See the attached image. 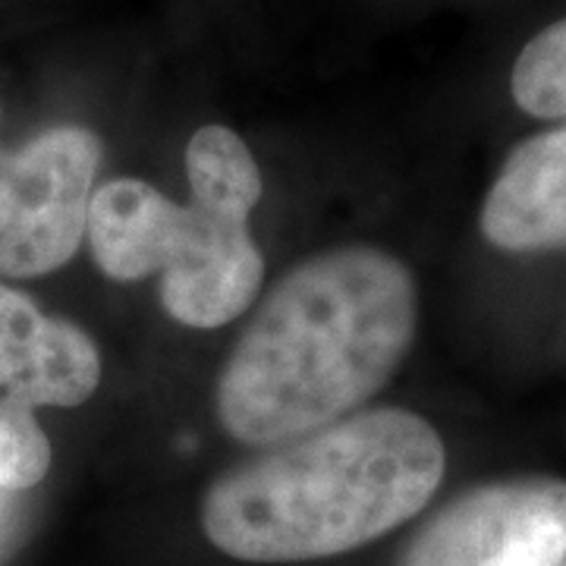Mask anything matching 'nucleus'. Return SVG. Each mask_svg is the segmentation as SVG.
I'll return each instance as SVG.
<instances>
[{"label": "nucleus", "instance_id": "10", "mask_svg": "<svg viewBox=\"0 0 566 566\" xmlns=\"http://www.w3.org/2000/svg\"><path fill=\"white\" fill-rule=\"evenodd\" d=\"M51 441L35 419V406L22 397H0V488H35L51 469Z\"/></svg>", "mask_w": 566, "mask_h": 566}, {"label": "nucleus", "instance_id": "4", "mask_svg": "<svg viewBox=\"0 0 566 566\" xmlns=\"http://www.w3.org/2000/svg\"><path fill=\"white\" fill-rule=\"evenodd\" d=\"M102 158V139L85 126H51L0 148V277H44L80 252Z\"/></svg>", "mask_w": 566, "mask_h": 566}, {"label": "nucleus", "instance_id": "11", "mask_svg": "<svg viewBox=\"0 0 566 566\" xmlns=\"http://www.w3.org/2000/svg\"><path fill=\"white\" fill-rule=\"evenodd\" d=\"M564 566H566V564H564Z\"/></svg>", "mask_w": 566, "mask_h": 566}, {"label": "nucleus", "instance_id": "5", "mask_svg": "<svg viewBox=\"0 0 566 566\" xmlns=\"http://www.w3.org/2000/svg\"><path fill=\"white\" fill-rule=\"evenodd\" d=\"M566 482L547 475L472 488L438 510L400 566H564Z\"/></svg>", "mask_w": 566, "mask_h": 566}, {"label": "nucleus", "instance_id": "8", "mask_svg": "<svg viewBox=\"0 0 566 566\" xmlns=\"http://www.w3.org/2000/svg\"><path fill=\"white\" fill-rule=\"evenodd\" d=\"M186 177L196 205L208 211L249 223V214L262 202V170L233 129L205 123L186 145Z\"/></svg>", "mask_w": 566, "mask_h": 566}, {"label": "nucleus", "instance_id": "7", "mask_svg": "<svg viewBox=\"0 0 566 566\" xmlns=\"http://www.w3.org/2000/svg\"><path fill=\"white\" fill-rule=\"evenodd\" d=\"M479 230L510 255L566 249V123L506 155L479 211Z\"/></svg>", "mask_w": 566, "mask_h": 566}, {"label": "nucleus", "instance_id": "3", "mask_svg": "<svg viewBox=\"0 0 566 566\" xmlns=\"http://www.w3.org/2000/svg\"><path fill=\"white\" fill-rule=\"evenodd\" d=\"M85 237L104 277L161 274V305L186 327H223L259 296L264 259L249 223L177 205L151 182L117 177L92 192Z\"/></svg>", "mask_w": 566, "mask_h": 566}, {"label": "nucleus", "instance_id": "2", "mask_svg": "<svg viewBox=\"0 0 566 566\" xmlns=\"http://www.w3.org/2000/svg\"><path fill=\"white\" fill-rule=\"evenodd\" d=\"M444 469V441L428 419L359 409L227 469L205 491L202 532L245 564L337 557L412 520Z\"/></svg>", "mask_w": 566, "mask_h": 566}, {"label": "nucleus", "instance_id": "6", "mask_svg": "<svg viewBox=\"0 0 566 566\" xmlns=\"http://www.w3.org/2000/svg\"><path fill=\"white\" fill-rule=\"evenodd\" d=\"M102 385L98 344L0 281V387L25 403L73 409Z\"/></svg>", "mask_w": 566, "mask_h": 566}, {"label": "nucleus", "instance_id": "9", "mask_svg": "<svg viewBox=\"0 0 566 566\" xmlns=\"http://www.w3.org/2000/svg\"><path fill=\"white\" fill-rule=\"evenodd\" d=\"M510 95L538 120H566V17L545 25L513 63Z\"/></svg>", "mask_w": 566, "mask_h": 566}, {"label": "nucleus", "instance_id": "1", "mask_svg": "<svg viewBox=\"0 0 566 566\" xmlns=\"http://www.w3.org/2000/svg\"><path fill=\"white\" fill-rule=\"evenodd\" d=\"M416 277L378 245H337L268 290L223 363L214 409L249 447H277L359 412L412 349Z\"/></svg>", "mask_w": 566, "mask_h": 566}]
</instances>
